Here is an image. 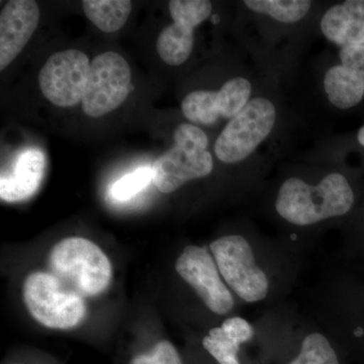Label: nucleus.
Returning a JSON list of instances; mask_svg holds the SVG:
<instances>
[{
    "instance_id": "obj_1",
    "label": "nucleus",
    "mask_w": 364,
    "mask_h": 364,
    "mask_svg": "<svg viewBox=\"0 0 364 364\" xmlns=\"http://www.w3.org/2000/svg\"><path fill=\"white\" fill-rule=\"evenodd\" d=\"M354 193L342 174H329L314 186L296 178L287 179L280 186L275 208L280 217L296 226H310L350 210Z\"/></svg>"
},
{
    "instance_id": "obj_2",
    "label": "nucleus",
    "mask_w": 364,
    "mask_h": 364,
    "mask_svg": "<svg viewBox=\"0 0 364 364\" xmlns=\"http://www.w3.org/2000/svg\"><path fill=\"white\" fill-rule=\"evenodd\" d=\"M49 264L53 275L80 296H98L111 284V261L88 239L70 237L59 241L50 251Z\"/></svg>"
},
{
    "instance_id": "obj_3",
    "label": "nucleus",
    "mask_w": 364,
    "mask_h": 364,
    "mask_svg": "<svg viewBox=\"0 0 364 364\" xmlns=\"http://www.w3.org/2000/svg\"><path fill=\"white\" fill-rule=\"evenodd\" d=\"M173 138V147L152 165L153 183L163 193H173L188 181L208 176L214 167L208 136L198 127L179 124Z\"/></svg>"
},
{
    "instance_id": "obj_4",
    "label": "nucleus",
    "mask_w": 364,
    "mask_h": 364,
    "mask_svg": "<svg viewBox=\"0 0 364 364\" xmlns=\"http://www.w3.org/2000/svg\"><path fill=\"white\" fill-rule=\"evenodd\" d=\"M23 298L32 317L50 329H72L86 316L80 294L50 273H31L23 282Z\"/></svg>"
},
{
    "instance_id": "obj_5",
    "label": "nucleus",
    "mask_w": 364,
    "mask_h": 364,
    "mask_svg": "<svg viewBox=\"0 0 364 364\" xmlns=\"http://www.w3.org/2000/svg\"><path fill=\"white\" fill-rule=\"evenodd\" d=\"M275 121L274 105L267 98H253L218 136L215 155L229 164L243 161L267 138Z\"/></svg>"
},
{
    "instance_id": "obj_6",
    "label": "nucleus",
    "mask_w": 364,
    "mask_h": 364,
    "mask_svg": "<svg viewBox=\"0 0 364 364\" xmlns=\"http://www.w3.org/2000/svg\"><path fill=\"white\" fill-rule=\"evenodd\" d=\"M218 269L228 286L248 303L267 298L269 282L254 259L250 244L240 235L217 239L210 246Z\"/></svg>"
},
{
    "instance_id": "obj_7",
    "label": "nucleus",
    "mask_w": 364,
    "mask_h": 364,
    "mask_svg": "<svg viewBox=\"0 0 364 364\" xmlns=\"http://www.w3.org/2000/svg\"><path fill=\"white\" fill-rule=\"evenodd\" d=\"M131 68L116 52L98 55L91 62L90 79L82 100L87 116L100 117L123 104L131 87Z\"/></svg>"
},
{
    "instance_id": "obj_8",
    "label": "nucleus",
    "mask_w": 364,
    "mask_h": 364,
    "mask_svg": "<svg viewBox=\"0 0 364 364\" xmlns=\"http://www.w3.org/2000/svg\"><path fill=\"white\" fill-rule=\"evenodd\" d=\"M91 62L85 53L67 50L55 53L39 73L43 95L57 107H73L85 97Z\"/></svg>"
},
{
    "instance_id": "obj_9",
    "label": "nucleus",
    "mask_w": 364,
    "mask_h": 364,
    "mask_svg": "<svg viewBox=\"0 0 364 364\" xmlns=\"http://www.w3.org/2000/svg\"><path fill=\"white\" fill-rule=\"evenodd\" d=\"M176 269L213 313L225 315L231 312L233 296L220 277L217 263L207 249L198 246L184 248L177 258Z\"/></svg>"
},
{
    "instance_id": "obj_10",
    "label": "nucleus",
    "mask_w": 364,
    "mask_h": 364,
    "mask_svg": "<svg viewBox=\"0 0 364 364\" xmlns=\"http://www.w3.org/2000/svg\"><path fill=\"white\" fill-rule=\"evenodd\" d=\"M40 9L33 0H11L0 14V70L11 65L37 30Z\"/></svg>"
},
{
    "instance_id": "obj_11",
    "label": "nucleus",
    "mask_w": 364,
    "mask_h": 364,
    "mask_svg": "<svg viewBox=\"0 0 364 364\" xmlns=\"http://www.w3.org/2000/svg\"><path fill=\"white\" fill-rule=\"evenodd\" d=\"M46 157L38 148L21 151L9 173L0 177V198L6 203L28 200L39 189L45 176Z\"/></svg>"
},
{
    "instance_id": "obj_12",
    "label": "nucleus",
    "mask_w": 364,
    "mask_h": 364,
    "mask_svg": "<svg viewBox=\"0 0 364 364\" xmlns=\"http://www.w3.org/2000/svg\"><path fill=\"white\" fill-rule=\"evenodd\" d=\"M321 30L330 42L342 48L364 45V0H347L328 9Z\"/></svg>"
},
{
    "instance_id": "obj_13",
    "label": "nucleus",
    "mask_w": 364,
    "mask_h": 364,
    "mask_svg": "<svg viewBox=\"0 0 364 364\" xmlns=\"http://www.w3.org/2000/svg\"><path fill=\"white\" fill-rule=\"evenodd\" d=\"M253 328L245 318H228L221 327L213 328L203 340V346L219 364H240V345L252 338Z\"/></svg>"
},
{
    "instance_id": "obj_14",
    "label": "nucleus",
    "mask_w": 364,
    "mask_h": 364,
    "mask_svg": "<svg viewBox=\"0 0 364 364\" xmlns=\"http://www.w3.org/2000/svg\"><path fill=\"white\" fill-rule=\"evenodd\" d=\"M324 87L329 102L341 109L355 107L364 97V80L342 64L326 72Z\"/></svg>"
},
{
    "instance_id": "obj_15",
    "label": "nucleus",
    "mask_w": 364,
    "mask_h": 364,
    "mask_svg": "<svg viewBox=\"0 0 364 364\" xmlns=\"http://www.w3.org/2000/svg\"><path fill=\"white\" fill-rule=\"evenodd\" d=\"M195 28L174 21L163 28L157 40L160 58L171 66L181 65L193 52Z\"/></svg>"
},
{
    "instance_id": "obj_16",
    "label": "nucleus",
    "mask_w": 364,
    "mask_h": 364,
    "mask_svg": "<svg viewBox=\"0 0 364 364\" xmlns=\"http://www.w3.org/2000/svg\"><path fill=\"white\" fill-rule=\"evenodd\" d=\"M82 4L85 16L105 33L121 30L132 11L129 0H85Z\"/></svg>"
},
{
    "instance_id": "obj_17",
    "label": "nucleus",
    "mask_w": 364,
    "mask_h": 364,
    "mask_svg": "<svg viewBox=\"0 0 364 364\" xmlns=\"http://www.w3.org/2000/svg\"><path fill=\"white\" fill-rule=\"evenodd\" d=\"M244 4L255 13L268 14L284 23L301 20L312 6L308 0H246Z\"/></svg>"
},
{
    "instance_id": "obj_18",
    "label": "nucleus",
    "mask_w": 364,
    "mask_h": 364,
    "mask_svg": "<svg viewBox=\"0 0 364 364\" xmlns=\"http://www.w3.org/2000/svg\"><path fill=\"white\" fill-rule=\"evenodd\" d=\"M181 109L189 121L210 126L219 121L217 91L198 90L188 93L181 102Z\"/></svg>"
},
{
    "instance_id": "obj_19",
    "label": "nucleus",
    "mask_w": 364,
    "mask_h": 364,
    "mask_svg": "<svg viewBox=\"0 0 364 364\" xmlns=\"http://www.w3.org/2000/svg\"><path fill=\"white\" fill-rule=\"evenodd\" d=\"M251 83L247 79H230L218 92V109L224 119H233L250 102Z\"/></svg>"
},
{
    "instance_id": "obj_20",
    "label": "nucleus",
    "mask_w": 364,
    "mask_h": 364,
    "mask_svg": "<svg viewBox=\"0 0 364 364\" xmlns=\"http://www.w3.org/2000/svg\"><path fill=\"white\" fill-rule=\"evenodd\" d=\"M289 364H339V360L329 340L320 333H312L304 339L301 352Z\"/></svg>"
},
{
    "instance_id": "obj_21",
    "label": "nucleus",
    "mask_w": 364,
    "mask_h": 364,
    "mask_svg": "<svg viewBox=\"0 0 364 364\" xmlns=\"http://www.w3.org/2000/svg\"><path fill=\"white\" fill-rule=\"evenodd\" d=\"M168 6L174 21L193 28L207 20L213 9L208 0H171Z\"/></svg>"
},
{
    "instance_id": "obj_22",
    "label": "nucleus",
    "mask_w": 364,
    "mask_h": 364,
    "mask_svg": "<svg viewBox=\"0 0 364 364\" xmlns=\"http://www.w3.org/2000/svg\"><path fill=\"white\" fill-rule=\"evenodd\" d=\"M151 181H153L152 167H140L114 182L109 193L112 200L126 202L147 188Z\"/></svg>"
},
{
    "instance_id": "obj_23",
    "label": "nucleus",
    "mask_w": 364,
    "mask_h": 364,
    "mask_svg": "<svg viewBox=\"0 0 364 364\" xmlns=\"http://www.w3.org/2000/svg\"><path fill=\"white\" fill-rule=\"evenodd\" d=\"M129 364H182V360L176 346L163 340L149 353L139 354Z\"/></svg>"
},
{
    "instance_id": "obj_24",
    "label": "nucleus",
    "mask_w": 364,
    "mask_h": 364,
    "mask_svg": "<svg viewBox=\"0 0 364 364\" xmlns=\"http://www.w3.org/2000/svg\"><path fill=\"white\" fill-rule=\"evenodd\" d=\"M342 65L364 80V45L347 46L340 51Z\"/></svg>"
},
{
    "instance_id": "obj_25",
    "label": "nucleus",
    "mask_w": 364,
    "mask_h": 364,
    "mask_svg": "<svg viewBox=\"0 0 364 364\" xmlns=\"http://www.w3.org/2000/svg\"><path fill=\"white\" fill-rule=\"evenodd\" d=\"M358 142L361 144V145L364 147V126L360 129L358 132Z\"/></svg>"
}]
</instances>
